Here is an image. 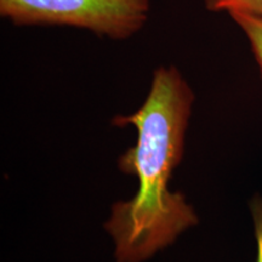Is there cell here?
Here are the masks:
<instances>
[{"mask_svg":"<svg viewBox=\"0 0 262 262\" xmlns=\"http://www.w3.org/2000/svg\"><path fill=\"white\" fill-rule=\"evenodd\" d=\"M194 100L181 72L175 66H160L142 106L112 119L114 126L133 125L137 131L135 146L119 157L118 168L139 181L135 195L113 204L104 224L116 262H145L199 222L185 195L169 188L182 160Z\"/></svg>","mask_w":262,"mask_h":262,"instance_id":"6da1fadb","label":"cell"},{"mask_svg":"<svg viewBox=\"0 0 262 262\" xmlns=\"http://www.w3.org/2000/svg\"><path fill=\"white\" fill-rule=\"evenodd\" d=\"M150 0H0V16L15 26H66L125 40L149 18Z\"/></svg>","mask_w":262,"mask_h":262,"instance_id":"7a4b0ae2","label":"cell"},{"mask_svg":"<svg viewBox=\"0 0 262 262\" xmlns=\"http://www.w3.org/2000/svg\"><path fill=\"white\" fill-rule=\"evenodd\" d=\"M228 15L247 37L262 75V17L243 12H231Z\"/></svg>","mask_w":262,"mask_h":262,"instance_id":"3957f363","label":"cell"},{"mask_svg":"<svg viewBox=\"0 0 262 262\" xmlns=\"http://www.w3.org/2000/svg\"><path fill=\"white\" fill-rule=\"evenodd\" d=\"M210 12H243L262 17V0H204Z\"/></svg>","mask_w":262,"mask_h":262,"instance_id":"277c9868","label":"cell"},{"mask_svg":"<svg viewBox=\"0 0 262 262\" xmlns=\"http://www.w3.org/2000/svg\"><path fill=\"white\" fill-rule=\"evenodd\" d=\"M250 206L254 220L255 238H256V262H262V196H255Z\"/></svg>","mask_w":262,"mask_h":262,"instance_id":"5b68a950","label":"cell"}]
</instances>
